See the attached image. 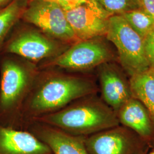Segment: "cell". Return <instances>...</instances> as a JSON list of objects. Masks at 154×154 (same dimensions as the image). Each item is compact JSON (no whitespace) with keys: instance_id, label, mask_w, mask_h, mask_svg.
Segmentation results:
<instances>
[{"instance_id":"1","label":"cell","mask_w":154,"mask_h":154,"mask_svg":"<svg viewBox=\"0 0 154 154\" xmlns=\"http://www.w3.org/2000/svg\"><path fill=\"white\" fill-rule=\"evenodd\" d=\"M39 69L22 110L23 130L28 123L39 117L55 112L98 91L97 83L90 77L62 72L55 67Z\"/></svg>"},{"instance_id":"2","label":"cell","mask_w":154,"mask_h":154,"mask_svg":"<svg viewBox=\"0 0 154 154\" xmlns=\"http://www.w3.org/2000/svg\"><path fill=\"white\" fill-rule=\"evenodd\" d=\"M39 70L37 65L18 56H1L0 125L23 130L22 110Z\"/></svg>"},{"instance_id":"3","label":"cell","mask_w":154,"mask_h":154,"mask_svg":"<svg viewBox=\"0 0 154 154\" xmlns=\"http://www.w3.org/2000/svg\"><path fill=\"white\" fill-rule=\"evenodd\" d=\"M34 121L84 137L118 126L119 123L117 114L97 94L77 99L61 110Z\"/></svg>"},{"instance_id":"4","label":"cell","mask_w":154,"mask_h":154,"mask_svg":"<svg viewBox=\"0 0 154 154\" xmlns=\"http://www.w3.org/2000/svg\"><path fill=\"white\" fill-rule=\"evenodd\" d=\"M106 36L116 46L122 66L131 76L150 67L144 51L143 39L123 16L110 17Z\"/></svg>"},{"instance_id":"5","label":"cell","mask_w":154,"mask_h":154,"mask_svg":"<svg viewBox=\"0 0 154 154\" xmlns=\"http://www.w3.org/2000/svg\"><path fill=\"white\" fill-rule=\"evenodd\" d=\"M113 57L112 51L106 43L94 38L71 45L60 55L42 62L38 67H55L69 72H85L109 62Z\"/></svg>"},{"instance_id":"6","label":"cell","mask_w":154,"mask_h":154,"mask_svg":"<svg viewBox=\"0 0 154 154\" xmlns=\"http://www.w3.org/2000/svg\"><path fill=\"white\" fill-rule=\"evenodd\" d=\"M22 18L58 41L70 46L78 42L67 20L65 11L55 2L32 1L25 9Z\"/></svg>"},{"instance_id":"7","label":"cell","mask_w":154,"mask_h":154,"mask_svg":"<svg viewBox=\"0 0 154 154\" xmlns=\"http://www.w3.org/2000/svg\"><path fill=\"white\" fill-rule=\"evenodd\" d=\"M69 46L45 34L29 30L16 34L6 40L2 55H17L37 65L60 55Z\"/></svg>"},{"instance_id":"8","label":"cell","mask_w":154,"mask_h":154,"mask_svg":"<svg viewBox=\"0 0 154 154\" xmlns=\"http://www.w3.org/2000/svg\"><path fill=\"white\" fill-rule=\"evenodd\" d=\"M67 20L78 41L106 35L111 16L98 2L65 11Z\"/></svg>"},{"instance_id":"9","label":"cell","mask_w":154,"mask_h":154,"mask_svg":"<svg viewBox=\"0 0 154 154\" xmlns=\"http://www.w3.org/2000/svg\"><path fill=\"white\" fill-rule=\"evenodd\" d=\"M88 154H134L137 141L131 132L116 126L85 138Z\"/></svg>"},{"instance_id":"10","label":"cell","mask_w":154,"mask_h":154,"mask_svg":"<svg viewBox=\"0 0 154 154\" xmlns=\"http://www.w3.org/2000/svg\"><path fill=\"white\" fill-rule=\"evenodd\" d=\"M25 130L46 144L53 154H88L84 137L75 136L38 122L28 123Z\"/></svg>"},{"instance_id":"11","label":"cell","mask_w":154,"mask_h":154,"mask_svg":"<svg viewBox=\"0 0 154 154\" xmlns=\"http://www.w3.org/2000/svg\"><path fill=\"white\" fill-rule=\"evenodd\" d=\"M101 99L116 113L132 98L129 83L114 66L106 63L99 66Z\"/></svg>"},{"instance_id":"12","label":"cell","mask_w":154,"mask_h":154,"mask_svg":"<svg viewBox=\"0 0 154 154\" xmlns=\"http://www.w3.org/2000/svg\"><path fill=\"white\" fill-rule=\"evenodd\" d=\"M0 154H53L49 147L26 130L0 125Z\"/></svg>"},{"instance_id":"13","label":"cell","mask_w":154,"mask_h":154,"mask_svg":"<svg viewBox=\"0 0 154 154\" xmlns=\"http://www.w3.org/2000/svg\"><path fill=\"white\" fill-rule=\"evenodd\" d=\"M119 122L143 138L153 133L152 120L146 107L134 98L129 99L117 112Z\"/></svg>"},{"instance_id":"14","label":"cell","mask_w":154,"mask_h":154,"mask_svg":"<svg viewBox=\"0 0 154 154\" xmlns=\"http://www.w3.org/2000/svg\"><path fill=\"white\" fill-rule=\"evenodd\" d=\"M129 85L132 97L146 107L154 122V67L131 76Z\"/></svg>"},{"instance_id":"15","label":"cell","mask_w":154,"mask_h":154,"mask_svg":"<svg viewBox=\"0 0 154 154\" xmlns=\"http://www.w3.org/2000/svg\"><path fill=\"white\" fill-rule=\"evenodd\" d=\"M25 0H12L0 9V57L7 36L25 9Z\"/></svg>"},{"instance_id":"16","label":"cell","mask_w":154,"mask_h":154,"mask_svg":"<svg viewBox=\"0 0 154 154\" xmlns=\"http://www.w3.org/2000/svg\"><path fill=\"white\" fill-rule=\"evenodd\" d=\"M122 16L143 39L154 29V17L149 15L142 8L128 11Z\"/></svg>"},{"instance_id":"17","label":"cell","mask_w":154,"mask_h":154,"mask_svg":"<svg viewBox=\"0 0 154 154\" xmlns=\"http://www.w3.org/2000/svg\"><path fill=\"white\" fill-rule=\"evenodd\" d=\"M111 16L123 15L140 8L138 0H95Z\"/></svg>"},{"instance_id":"18","label":"cell","mask_w":154,"mask_h":154,"mask_svg":"<svg viewBox=\"0 0 154 154\" xmlns=\"http://www.w3.org/2000/svg\"><path fill=\"white\" fill-rule=\"evenodd\" d=\"M143 44L149 66L154 67V29L143 39Z\"/></svg>"},{"instance_id":"19","label":"cell","mask_w":154,"mask_h":154,"mask_svg":"<svg viewBox=\"0 0 154 154\" xmlns=\"http://www.w3.org/2000/svg\"><path fill=\"white\" fill-rule=\"evenodd\" d=\"M55 2L64 11H68L85 4L97 3L95 0H50Z\"/></svg>"},{"instance_id":"20","label":"cell","mask_w":154,"mask_h":154,"mask_svg":"<svg viewBox=\"0 0 154 154\" xmlns=\"http://www.w3.org/2000/svg\"><path fill=\"white\" fill-rule=\"evenodd\" d=\"M140 8L149 15L154 17V0H141Z\"/></svg>"},{"instance_id":"21","label":"cell","mask_w":154,"mask_h":154,"mask_svg":"<svg viewBox=\"0 0 154 154\" xmlns=\"http://www.w3.org/2000/svg\"><path fill=\"white\" fill-rule=\"evenodd\" d=\"M11 2V0H0V9L4 7Z\"/></svg>"},{"instance_id":"22","label":"cell","mask_w":154,"mask_h":154,"mask_svg":"<svg viewBox=\"0 0 154 154\" xmlns=\"http://www.w3.org/2000/svg\"><path fill=\"white\" fill-rule=\"evenodd\" d=\"M138 1H139V4H140V1H141V0H138Z\"/></svg>"},{"instance_id":"23","label":"cell","mask_w":154,"mask_h":154,"mask_svg":"<svg viewBox=\"0 0 154 154\" xmlns=\"http://www.w3.org/2000/svg\"><path fill=\"white\" fill-rule=\"evenodd\" d=\"M149 154H154V152H151V153H150Z\"/></svg>"},{"instance_id":"24","label":"cell","mask_w":154,"mask_h":154,"mask_svg":"<svg viewBox=\"0 0 154 154\" xmlns=\"http://www.w3.org/2000/svg\"><path fill=\"white\" fill-rule=\"evenodd\" d=\"M32 1H34V0H32ZM45 1H50V0H45Z\"/></svg>"},{"instance_id":"25","label":"cell","mask_w":154,"mask_h":154,"mask_svg":"<svg viewBox=\"0 0 154 154\" xmlns=\"http://www.w3.org/2000/svg\"></svg>"}]
</instances>
